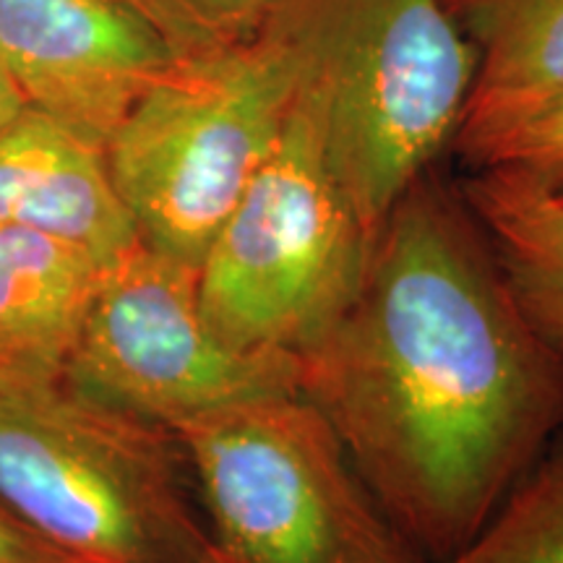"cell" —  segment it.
<instances>
[{
	"mask_svg": "<svg viewBox=\"0 0 563 563\" xmlns=\"http://www.w3.org/2000/svg\"><path fill=\"white\" fill-rule=\"evenodd\" d=\"M298 363L300 394L422 563L460 551L563 431V355L431 173L394 203L355 295Z\"/></svg>",
	"mask_w": 563,
	"mask_h": 563,
	"instance_id": "cell-1",
	"label": "cell"
},
{
	"mask_svg": "<svg viewBox=\"0 0 563 563\" xmlns=\"http://www.w3.org/2000/svg\"><path fill=\"white\" fill-rule=\"evenodd\" d=\"M272 24L321 123L329 165L376 238L454 144L477 51L446 0H290Z\"/></svg>",
	"mask_w": 563,
	"mask_h": 563,
	"instance_id": "cell-2",
	"label": "cell"
},
{
	"mask_svg": "<svg viewBox=\"0 0 563 563\" xmlns=\"http://www.w3.org/2000/svg\"><path fill=\"white\" fill-rule=\"evenodd\" d=\"M178 435L0 368V504L79 563H222Z\"/></svg>",
	"mask_w": 563,
	"mask_h": 563,
	"instance_id": "cell-3",
	"label": "cell"
},
{
	"mask_svg": "<svg viewBox=\"0 0 563 563\" xmlns=\"http://www.w3.org/2000/svg\"><path fill=\"white\" fill-rule=\"evenodd\" d=\"M295 97L298 70L272 24L180 55L104 146L139 241L199 269L277 146Z\"/></svg>",
	"mask_w": 563,
	"mask_h": 563,
	"instance_id": "cell-4",
	"label": "cell"
},
{
	"mask_svg": "<svg viewBox=\"0 0 563 563\" xmlns=\"http://www.w3.org/2000/svg\"><path fill=\"white\" fill-rule=\"evenodd\" d=\"M175 435L230 563H422L302 394L251 399Z\"/></svg>",
	"mask_w": 563,
	"mask_h": 563,
	"instance_id": "cell-5",
	"label": "cell"
},
{
	"mask_svg": "<svg viewBox=\"0 0 563 563\" xmlns=\"http://www.w3.org/2000/svg\"><path fill=\"white\" fill-rule=\"evenodd\" d=\"M371 243L329 165L319 115L298 95L269 159L203 253V313L232 347L298 357L355 295Z\"/></svg>",
	"mask_w": 563,
	"mask_h": 563,
	"instance_id": "cell-6",
	"label": "cell"
},
{
	"mask_svg": "<svg viewBox=\"0 0 563 563\" xmlns=\"http://www.w3.org/2000/svg\"><path fill=\"white\" fill-rule=\"evenodd\" d=\"M60 378L170 433L251 399L300 394L298 357L224 342L203 313L199 269L144 243L104 272Z\"/></svg>",
	"mask_w": 563,
	"mask_h": 563,
	"instance_id": "cell-7",
	"label": "cell"
},
{
	"mask_svg": "<svg viewBox=\"0 0 563 563\" xmlns=\"http://www.w3.org/2000/svg\"><path fill=\"white\" fill-rule=\"evenodd\" d=\"M178 58L125 0H0V70L26 104L100 146Z\"/></svg>",
	"mask_w": 563,
	"mask_h": 563,
	"instance_id": "cell-8",
	"label": "cell"
},
{
	"mask_svg": "<svg viewBox=\"0 0 563 563\" xmlns=\"http://www.w3.org/2000/svg\"><path fill=\"white\" fill-rule=\"evenodd\" d=\"M0 224L76 245L108 266L141 243L104 146L32 104L0 129Z\"/></svg>",
	"mask_w": 563,
	"mask_h": 563,
	"instance_id": "cell-9",
	"label": "cell"
},
{
	"mask_svg": "<svg viewBox=\"0 0 563 563\" xmlns=\"http://www.w3.org/2000/svg\"><path fill=\"white\" fill-rule=\"evenodd\" d=\"M108 269L76 245L0 224V368L60 378Z\"/></svg>",
	"mask_w": 563,
	"mask_h": 563,
	"instance_id": "cell-10",
	"label": "cell"
},
{
	"mask_svg": "<svg viewBox=\"0 0 563 563\" xmlns=\"http://www.w3.org/2000/svg\"><path fill=\"white\" fill-rule=\"evenodd\" d=\"M460 194L525 319L563 355V196L514 167H477Z\"/></svg>",
	"mask_w": 563,
	"mask_h": 563,
	"instance_id": "cell-11",
	"label": "cell"
},
{
	"mask_svg": "<svg viewBox=\"0 0 563 563\" xmlns=\"http://www.w3.org/2000/svg\"><path fill=\"white\" fill-rule=\"evenodd\" d=\"M477 51V79L454 139L563 95V0H446Z\"/></svg>",
	"mask_w": 563,
	"mask_h": 563,
	"instance_id": "cell-12",
	"label": "cell"
},
{
	"mask_svg": "<svg viewBox=\"0 0 563 563\" xmlns=\"http://www.w3.org/2000/svg\"><path fill=\"white\" fill-rule=\"evenodd\" d=\"M433 563H563V431L460 551Z\"/></svg>",
	"mask_w": 563,
	"mask_h": 563,
	"instance_id": "cell-13",
	"label": "cell"
},
{
	"mask_svg": "<svg viewBox=\"0 0 563 563\" xmlns=\"http://www.w3.org/2000/svg\"><path fill=\"white\" fill-rule=\"evenodd\" d=\"M454 150L475 167H514L551 186L563 183V95L534 104L490 129L454 139Z\"/></svg>",
	"mask_w": 563,
	"mask_h": 563,
	"instance_id": "cell-14",
	"label": "cell"
},
{
	"mask_svg": "<svg viewBox=\"0 0 563 563\" xmlns=\"http://www.w3.org/2000/svg\"><path fill=\"white\" fill-rule=\"evenodd\" d=\"M211 42L249 40L290 0H178Z\"/></svg>",
	"mask_w": 563,
	"mask_h": 563,
	"instance_id": "cell-15",
	"label": "cell"
},
{
	"mask_svg": "<svg viewBox=\"0 0 563 563\" xmlns=\"http://www.w3.org/2000/svg\"><path fill=\"white\" fill-rule=\"evenodd\" d=\"M133 9L144 13L152 24H157L162 34L173 42V47L180 55H191L207 47L222 45V42H211L199 26L188 19V13L180 9L178 0H125Z\"/></svg>",
	"mask_w": 563,
	"mask_h": 563,
	"instance_id": "cell-16",
	"label": "cell"
},
{
	"mask_svg": "<svg viewBox=\"0 0 563 563\" xmlns=\"http://www.w3.org/2000/svg\"><path fill=\"white\" fill-rule=\"evenodd\" d=\"M0 563H79L42 540L0 504Z\"/></svg>",
	"mask_w": 563,
	"mask_h": 563,
	"instance_id": "cell-17",
	"label": "cell"
},
{
	"mask_svg": "<svg viewBox=\"0 0 563 563\" xmlns=\"http://www.w3.org/2000/svg\"><path fill=\"white\" fill-rule=\"evenodd\" d=\"M24 104L26 102L21 100V95L16 91V87L11 84L9 76L0 70V129H3V125L9 123L13 115H16L21 108H24Z\"/></svg>",
	"mask_w": 563,
	"mask_h": 563,
	"instance_id": "cell-18",
	"label": "cell"
},
{
	"mask_svg": "<svg viewBox=\"0 0 563 563\" xmlns=\"http://www.w3.org/2000/svg\"><path fill=\"white\" fill-rule=\"evenodd\" d=\"M553 188H555V191H559V194L563 196V183H561V186H553Z\"/></svg>",
	"mask_w": 563,
	"mask_h": 563,
	"instance_id": "cell-19",
	"label": "cell"
},
{
	"mask_svg": "<svg viewBox=\"0 0 563 563\" xmlns=\"http://www.w3.org/2000/svg\"><path fill=\"white\" fill-rule=\"evenodd\" d=\"M222 563H230V561H228V559H224V561H222Z\"/></svg>",
	"mask_w": 563,
	"mask_h": 563,
	"instance_id": "cell-20",
	"label": "cell"
}]
</instances>
